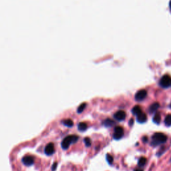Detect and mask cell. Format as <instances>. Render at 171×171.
<instances>
[{"mask_svg": "<svg viewBox=\"0 0 171 171\" xmlns=\"http://www.w3.org/2000/svg\"><path fill=\"white\" fill-rule=\"evenodd\" d=\"M142 140H143V142H146L147 141H148V137H142Z\"/></svg>", "mask_w": 171, "mask_h": 171, "instance_id": "obj_22", "label": "cell"}, {"mask_svg": "<svg viewBox=\"0 0 171 171\" xmlns=\"http://www.w3.org/2000/svg\"><path fill=\"white\" fill-rule=\"evenodd\" d=\"M161 120V116H160V114L159 112H157V113L155 114V115L153 116V121L154 123L156 124V125H159L160 122Z\"/></svg>", "mask_w": 171, "mask_h": 171, "instance_id": "obj_11", "label": "cell"}, {"mask_svg": "<svg viewBox=\"0 0 171 171\" xmlns=\"http://www.w3.org/2000/svg\"><path fill=\"white\" fill-rule=\"evenodd\" d=\"M132 114H134V115L138 116V115H139V114H140L142 112L141 108H140V106H135L132 109Z\"/></svg>", "mask_w": 171, "mask_h": 171, "instance_id": "obj_13", "label": "cell"}, {"mask_svg": "<svg viewBox=\"0 0 171 171\" xmlns=\"http://www.w3.org/2000/svg\"><path fill=\"white\" fill-rule=\"evenodd\" d=\"M167 140V137L163 133L157 132L155 133L152 137L151 145L153 146H158L160 144H165Z\"/></svg>", "mask_w": 171, "mask_h": 171, "instance_id": "obj_1", "label": "cell"}, {"mask_svg": "<svg viewBox=\"0 0 171 171\" xmlns=\"http://www.w3.org/2000/svg\"><path fill=\"white\" fill-rule=\"evenodd\" d=\"M137 116V122L139 123H144L146 122V120H147V116H146V114L144 113V112H141L139 115Z\"/></svg>", "mask_w": 171, "mask_h": 171, "instance_id": "obj_9", "label": "cell"}, {"mask_svg": "<svg viewBox=\"0 0 171 171\" xmlns=\"http://www.w3.org/2000/svg\"><path fill=\"white\" fill-rule=\"evenodd\" d=\"M106 160H107V162L108 163V164H110V165H112V164L113 163L114 158L112 157L111 155H110L109 154H106Z\"/></svg>", "mask_w": 171, "mask_h": 171, "instance_id": "obj_19", "label": "cell"}, {"mask_svg": "<svg viewBox=\"0 0 171 171\" xmlns=\"http://www.w3.org/2000/svg\"><path fill=\"white\" fill-rule=\"evenodd\" d=\"M159 107H160V104H159L158 102L154 103V104H152L151 106L149 107V112L151 114L154 113V112H155L157 110Z\"/></svg>", "mask_w": 171, "mask_h": 171, "instance_id": "obj_10", "label": "cell"}, {"mask_svg": "<svg viewBox=\"0 0 171 171\" xmlns=\"http://www.w3.org/2000/svg\"><path fill=\"white\" fill-rule=\"evenodd\" d=\"M124 136V129L121 126H116L114 128L113 138L115 140H120Z\"/></svg>", "mask_w": 171, "mask_h": 171, "instance_id": "obj_4", "label": "cell"}, {"mask_svg": "<svg viewBox=\"0 0 171 171\" xmlns=\"http://www.w3.org/2000/svg\"><path fill=\"white\" fill-rule=\"evenodd\" d=\"M57 163H54L52 165V167H51V170L52 171H55L56 169V167H57Z\"/></svg>", "mask_w": 171, "mask_h": 171, "instance_id": "obj_21", "label": "cell"}, {"mask_svg": "<svg viewBox=\"0 0 171 171\" xmlns=\"http://www.w3.org/2000/svg\"><path fill=\"white\" fill-rule=\"evenodd\" d=\"M147 96V92L145 90H140L136 93L135 94V100L137 101H142Z\"/></svg>", "mask_w": 171, "mask_h": 171, "instance_id": "obj_5", "label": "cell"}, {"mask_svg": "<svg viewBox=\"0 0 171 171\" xmlns=\"http://www.w3.org/2000/svg\"><path fill=\"white\" fill-rule=\"evenodd\" d=\"M170 162H171V158H170Z\"/></svg>", "mask_w": 171, "mask_h": 171, "instance_id": "obj_27", "label": "cell"}, {"mask_svg": "<svg viewBox=\"0 0 171 171\" xmlns=\"http://www.w3.org/2000/svg\"><path fill=\"white\" fill-rule=\"evenodd\" d=\"M146 161H147V160L145 157L140 158L139 160V162H138V165H139V167H144V166L146 165Z\"/></svg>", "mask_w": 171, "mask_h": 171, "instance_id": "obj_15", "label": "cell"}, {"mask_svg": "<svg viewBox=\"0 0 171 171\" xmlns=\"http://www.w3.org/2000/svg\"><path fill=\"white\" fill-rule=\"evenodd\" d=\"M78 128L80 131H85L88 128V125L86 122H80L78 126Z\"/></svg>", "mask_w": 171, "mask_h": 171, "instance_id": "obj_14", "label": "cell"}, {"mask_svg": "<svg viewBox=\"0 0 171 171\" xmlns=\"http://www.w3.org/2000/svg\"><path fill=\"white\" fill-rule=\"evenodd\" d=\"M63 124L65 126H68V127H72V126H73L74 125V122L73 121H72L71 119H66V120H65L63 121Z\"/></svg>", "mask_w": 171, "mask_h": 171, "instance_id": "obj_16", "label": "cell"}, {"mask_svg": "<svg viewBox=\"0 0 171 171\" xmlns=\"http://www.w3.org/2000/svg\"><path fill=\"white\" fill-rule=\"evenodd\" d=\"M84 140V142H85V144H86V146L89 147V146H91V140L88 137L85 138Z\"/></svg>", "mask_w": 171, "mask_h": 171, "instance_id": "obj_20", "label": "cell"}, {"mask_svg": "<svg viewBox=\"0 0 171 171\" xmlns=\"http://www.w3.org/2000/svg\"><path fill=\"white\" fill-rule=\"evenodd\" d=\"M134 171H143V170L139 169V168H137V169H135Z\"/></svg>", "mask_w": 171, "mask_h": 171, "instance_id": "obj_24", "label": "cell"}, {"mask_svg": "<svg viewBox=\"0 0 171 171\" xmlns=\"http://www.w3.org/2000/svg\"><path fill=\"white\" fill-rule=\"evenodd\" d=\"M169 107H170V108H171V104H170V106H169Z\"/></svg>", "mask_w": 171, "mask_h": 171, "instance_id": "obj_26", "label": "cell"}, {"mask_svg": "<svg viewBox=\"0 0 171 171\" xmlns=\"http://www.w3.org/2000/svg\"><path fill=\"white\" fill-rule=\"evenodd\" d=\"M22 160L25 166H31L34 163V158L32 156H25L23 157Z\"/></svg>", "mask_w": 171, "mask_h": 171, "instance_id": "obj_8", "label": "cell"}, {"mask_svg": "<svg viewBox=\"0 0 171 171\" xmlns=\"http://www.w3.org/2000/svg\"><path fill=\"white\" fill-rule=\"evenodd\" d=\"M114 123L115 122H114V120H112L110 118H108V119H106L105 120H104V122H102V125L104 126H106V127H111Z\"/></svg>", "mask_w": 171, "mask_h": 171, "instance_id": "obj_12", "label": "cell"}, {"mask_svg": "<svg viewBox=\"0 0 171 171\" xmlns=\"http://www.w3.org/2000/svg\"><path fill=\"white\" fill-rule=\"evenodd\" d=\"M165 125L167 126H171V114H168L165 119Z\"/></svg>", "mask_w": 171, "mask_h": 171, "instance_id": "obj_17", "label": "cell"}, {"mask_svg": "<svg viewBox=\"0 0 171 171\" xmlns=\"http://www.w3.org/2000/svg\"><path fill=\"white\" fill-rule=\"evenodd\" d=\"M169 6H170V8L171 9V0L170 1V3H169Z\"/></svg>", "mask_w": 171, "mask_h": 171, "instance_id": "obj_25", "label": "cell"}, {"mask_svg": "<svg viewBox=\"0 0 171 171\" xmlns=\"http://www.w3.org/2000/svg\"><path fill=\"white\" fill-rule=\"evenodd\" d=\"M86 106V103H82V104H81L78 108V110H77V112H78V113H81V112H82L84 111V110L85 109V108Z\"/></svg>", "mask_w": 171, "mask_h": 171, "instance_id": "obj_18", "label": "cell"}, {"mask_svg": "<svg viewBox=\"0 0 171 171\" xmlns=\"http://www.w3.org/2000/svg\"><path fill=\"white\" fill-rule=\"evenodd\" d=\"M159 85L163 88H169L171 87V76L169 75H164L159 81Z\"/></svg>", "mask_w": 171, "mask_h": 171, "instance_id": "obj_3", "label": "cell"}, {"mask_svg": "<svg viewBox=\"0 0 171 171\" xmlns=\"http://www.w3.org/2000/svg\"><path fill=\"white\" fill-rule=\"evenodd\" d=\"M126 112L123 110H119L114 114V118L118 121H122L126 118Z\"/></svg>", "mask_w": 171, "mask_h": 171, "instance_id": "obj_7", "label": "cell"}, {"mask_svg": "<svg viewBox=\"0 0 171 171\" xmlns=\"http://www.w3.org/2000/svg\"><path fill=\"white\" fill-rule=\"evenodd\" d=\"M79 137L76 135H71L68 136L65 139L62 140V143H61V146L62 148L64 150H67L69 148L70 145L72 143H75L78 141Z\"/></svg>", "mask_w": 171, "mask_h": 171, "instance_id": "obj_2", "label": "cell"}, {"mask_svg": "<svg viewBox=\"0 0 171 171\" xmlns=\"http://www.w3.org/2000/svg\"><path fill=\"white\" fill-rule=\"evenodd\" d=\"M44 152L46 155L50 156L52 155V154L54 153L55 152V148H54V144H53L52 142H50L46 145L45 147V150H44Z\"/></svg>", "mask_w": 171, "mask_h": 171, "instance_id": "obj_6", "label": "cell"}, {"mask_svg": "<svg viewBox=\"0 0 171 171\" xmlns=\"http://www.w3.org/2000/svg\"><path fill=\"white\" fill-rule=\"evenodd\" d=\"M133 123H134V120H133L132 118H131L130 120V122H129V125L130 126H132L133 125Z\"/></svg>", "mask_w": 171, "mask_h": 171, "instance_id": "obj_23", "label": "cell"}]
</instances>
